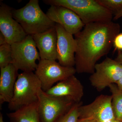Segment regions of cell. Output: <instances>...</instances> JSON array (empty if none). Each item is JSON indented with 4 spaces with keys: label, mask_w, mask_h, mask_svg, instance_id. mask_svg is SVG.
I'll use <instances>...</instances> for the list:
<instances>
[{
    "label": "cell",
    "mask_w": 122,
    "mask_h": 122,
    "mask_svg": "<svg viewBox=\"0 0 122 122\" xmlns=\"http://www.w3.org/2000/svg\"><path fill=\"white\" fill-rule=\"evenodd\" d=\"M5 37L3 34L0 32V46L7 44Z\"/></svg>",
    "instance_id": "603a6c76"
},
{
    "label": "cell",
    "mask_w": 122,
    "mask_h": 122,
    "mask_svg": "<svg viewBox=\"0 0 122 122\" xmlns=\"http://www.w3.org/2000/svg\"><path fill=\"white\" fill-rule=\"evenodd\" d=\"M12 64L18 70L33 72L37 67L36 61L41 60L32 35H27L22 41L11 45Z\"/></svg>",
    "instance_id": "8992f818"
},
{
    "label": "cell",
    "mask_w": 122,
    "mask_h": 122,
    "mask_svg": "<svg viewBox=\"0 0 122 122\" xmlns=\"http://www.w3.org/2000/svg\"><path fill=\"white\" fill-rule=\"evenodd\" d=\"M113 46L115 51H122V33L116 35L114 41Z\"/></svg>",
    "instance_id": "44dd1931"
},
{
    "label": "cell",
    "mask_w": 122,
    "mask_h": 122,
    "mask_svg": "<svg viewBox=\"0 0 122 122\" xmlns=\"http://www.w3.org/2000/svg\"><path fill=\"white\" fill-rule=\"evenodd\" d=\"M38 95L41 122H56L76 103L68 97L49 95L41 89L38 91Z\"/></svg>",
    "instance_id": "5b68a950"
},
{
    "label": "cell",
    "mask_w": 122,
    "mask_h": 122,
    "mask_svg": "<svg viewBox=\"0 0 122 122\" xmlns=\"http://www.w3.org/2000/svg\"><path fill=\"white\" fill-rule=\"evenodd\" d=\"M18 70L12 63L0 68V105L9 103L13 97L14 87L17 79Z\"/></svg>",
    "instance_id": "9a60e30c"
},
{
    "label": "cell",
    "mask_w": 122,
    "mask_h": 122,
    "mask_svg": "<svg viewBox=\"0 0 122 122\" xmlns=\"http://www.w3.org/2000/svg\"><path fill=\"white\" fill-rule=\"evenodd\" d=\"M112 93V106L116 120L122 122V91L116 84H112L109 86Z\"/></svg>",
    "instance_id": "e0dca14e"
},
{
    "label": "cell",
    "mask_w": 122,
    "mask_h": 122,
    "mask_svg": "<svg viewBox=\"0 0 122 122\" xmlns=\"http://www.w3.org/2000/svg\"><path fill=\"white\" fill-rule=\"evenodd\" d=\"M122 17V10L119 13L114 16L113 20H117L120 18Z\"/></svg>",
    "instance_id": "484cf974"
},
{
    "label": "cell",
    "mask_w": 122,
    "mask_h": 122,
    "mask_svg": "<svg viewBox=\"0 0 122 122\" xmlns=\"http://www.w3.org/2000/svg\"><path fill=\"white\" fill-rule=\"evenodd\" d=\"M112 95H101L91 103L81 105L79 118L92 119L98 122H110L115 120L112 106Z\"/></svg>",
    "instance_id": "9c48e42d"
},
{
    "label": "cell",
    "mask_w": 122,
    "mask_h": 122,
    "mask_svg": "<svg viewBox=\"0 0 122 122\" xmlns=\"http://www.w3.org/2000/svg\"><path fill=\"white\" fill-rule=\"evenodd\" d=\"M82 105V102L76 103L69 111L56 122H77L79 118V107Z\"/></svg>",
    "instance_id": "d6986e66"
},
{
    "label": "cell",
    "mask_w": 122,
    "mask_h": 122,
    "mask_svg": "<svg viewBox=\"0 0 122 122\" xmlns=\"http://www.w3.org/2000/svg\"><path fill=\"white\" fill-rule=\"evenodd\" d=\"M120 30V25L112 21L94 22L85 25L80 32L75 35L76 72L94 73L97 62L109 53Z\"/></svg>",
    "instance_id": "6da1fadb"
},
{
    "label": "cell",
    "mask_w": 122,
    "mask_h": 122,
    "mask_svg": "<svg viewBox=\"0 0 122 122\" xmlns=\"http://www.w3.org/2000/svg\"><path fill=\"white\" fill-rule=\"evenodd\" d=\"M41 89V83L35 73L22 72L19 74L13 97L8 103L9 109L14 111L22 107L37 102L38 94Z\"/></svg>",
    "instance_id": "277c9868"
},
{
    "label": "cell",
    "mask_w": 122,
    "mask_h": 122,
    "mask_svg": "<svg viewBox=\"0 0 122 122\" xmlns=\"http://www.w3.org/2000/svg\"><path fill=\"white\" fill-rule=\"evenodd\" d=\"M119 89L122 91V77L116 83Z\"/></svg>",
    "instance_id": "d4e9b609"
},
{
    "label": "cell",
    "mask_w": 122,
    "mask_h": 122,
    "mask_svg": "<svg viewBox=\"0 0 122 122\" xmlns=\"http://www.w3.org/2000/svg\"><path fill=\"white\" fill-rule=\"evenodd\" d=\"M38 0H30L25 6L13 9V18L21 25L27 35L44 32L55 26L39 6Z\"/></svg>",
    "instance_id": "3957f363"
},
{
    "label": "cell",
    "mask_w": 122,
    "mask_h": 122,
    "mask_svg": "<svg viewBox=\"0 0 122 122\" xmlns=\"http://www.w3.org/2000/svg\"><path fill=\"white\" fill-rule=\"evenodd\" d=\"M0 32L5 37L7 44L11 45L24 40L27 34L21 25L13 18V9L0 2Z\"/></svg>",
    "instance_id": "30bf717a"
},
{
    "label": "cell",
    "mask_w": 122,
    "mask_h": 122,
    "mask_svg": "<svg viewBox=\"0 0 122 122\" xmlns=\"http://www.w3.org/2000/svg\"><path fill=\"white\" fill-rule=\"evenodd\" d=\"M98 2L110 11L113 16L122 10V0H97Z\"/></svg>",
    "instance_id": "ffe728a7"
},
{
    "label": "cell",
    "mask_w": 122,
    "mask_h": 122,
    "mask_svg": "<svg viewBox=\"0 0 122 122\" xmlns=\"http://www.w3.org/2000/svg\"><path fill=\"white\" fill-rule=\"evenodd\" d=\"M12 62L11 45L7 43L0 46V68L6 67Z\"/></svg>",
    "instance_id": "ac0fdd59"
},
{
    "label": "cell",
    "mask_w": 122,
    "mask_h": 122,
    "mask_svg": "<svg viewBox=\"0 0 122 122\" xmlns=\"http://www.w3.org/2000/svg\"><path fill=\"white\" fill-rule=\"evenodd\" d=\"M77 122H98L97 120L92 119L79 118Z\"/></svg>",
    "instance_id": "cb8c5ba5"
},
{
    "label": "cell",
    "mask_w": 122,
    "mask_h": 122,
    "mask_svg": "<svg viewBox=\"0 0 122 122\" xmlns=\"http://www.w3.org/2000/svg\"><path fill=\"white\" fill-rule=\"evenodd\" d=\"M35 72L41 83L42 90L46 92L55 83L75 75L76 71L74 67L63 66L56 61L41 59Z\"/></svg>",
    "instance_id": "52a82bcc"
},
{
    "label": "cell",
    "mask_w": 122,
    "mask_h": 122,
    "mask_svg": "<svg viewBox=\"0 0 122 122\" xmlns=\"http://www.w3.org/2000/svg\"><path fill=\"white\" fill-rule=\"evenodd\" d=\"M115 60L122 65V51H118L117 55Z\"/></svg>",
    "instance_id": "7402d4cb"
},
{
    "label": "cell",
    "mask_w": 122,
    "mask_h": 122,
    "mask_svg": "<svg viewBox=\"0 0 122 122\" xmlns=\"http://www.w3.org/2000/svg\"><path fill=\"white\" fill-rule=\"evenodd\" d=\"M0 122H4L3 119V116L1 113H0Z\"/></svg>",
    "instance_id": "4316f807"
},
{
    "label": "cell",
    "mask_w": 122,
    "mask_h": 122,
    "mask_svg": "<svg viewBox=\"0 0 122 122\" xmlns=\"http://www.w3.org/2000/svg\"><path fill=\"white\" fill-rule=\"evenodd\" d=\"M46 14L52 21L61 25L73 35L79 32L85 26L78 15L65 7L51 5Z\"/></svg>",
    "instance_id": "7c38bea8"
},
{
    "label": "cell",
    "mask_w": 122,
    "mask_h": 122,
    "mask_svg": "<svg viewBox=\"0 0 122 122\" xmlns=\"http://www.w3.org/2000/svg\"><path fill=\"white\" fill-rule=\"evenodd\" d=\"M120 122V121H119V120H116V119H115V120H113V121H112V122Z\"/></svg>",
    "instance_id": "83f0119b"
},
{
    "label": "cell",
    "mask_w": 122,
    "mask_h": 122,
    "mask_svg": "<svg viewBox=\"0 0 122 122\" xmlns=\"http://www.w3.org/2000/svg\"><path fill=\"white\" fill-rule=\"evenodd\" d=\"M55 28L57 35V60L61 66L74 67L76 48L75 39L59 24H56Z\"/></svg>",
    "instance_id": "8fae6325"
},
{
    "label": "cell",
    "mask_w": 122,
    "mask_h": 122,
    "mask_svg": "<svg viewBox=\"0 0 122 122\" xmlns=\"http://www.w3.org/2000/svg\"><path fill=\"white\" fill-rule=\"evenodd\" d=\"M41 59L57 60V35L55 25L44 32L32 35Z\"/></svg>",
    "instance_id": "5bb4252c"
},
{
    "label": "cell",
    "mask_w": 122,
    "mask_h": 122,
    "mask_svg": "<svg viewBox=\"0 0 122 122\" xmlns=\"http://www.w3.org/2000/svg\"><path fill=\"white\" fill-rule=\"evenodd\" d=\"M45 92L51 96L71 98L78 103L81 102L84 95V87L80 81L73 75L58 82Z\"/></svg>",
    "instance_id": "4fadbf2b"
},
{
    "label": "cell",
    "mask_w": 122,
    "mask_h": 122,
    "mask_svg": "<svg viewBox=\"0 0 122 122\" xmlns=\"http://www.w3.org/2000/svg\"><path fill=\"white\" fill-rule=\"evenodd\" d=\"M122 77V64L107 57L102 62L96 63L89 80L92 86L101 92L111 84H116Z\"/></svg>",
    "instance_id": "ba28073f"
},
{
    "label": "cell",
    "mask_w": 122,
    "mask_h": 122,
    "mask_svg": "<svg viewBox=\"0 0 122 122\" xmlns=\"http://www.w3.org/2000/svg\"><path fill=\"white\" fill-rule=\"evenodd\" d=\"M10 122H41L38 102L7 114Z\"/></svg>",
    "instance_id": "2e32d148"
},
{
    "label": "cell",
    "mask_w": 122,
    "mask_h": 122,
    "mask_svg": "<svg viewBox=\"0 0 122 122\" xmlns=\"http://www.w3.org/2000/svg\"><path fill=\"white\" fill-rule=\"evenodd\" d=\"M46 4L68 8L78 15L85 25L94 22L112 21L111 12L97 0H44Z\"/></svg>",
    "instance_id": "7a4b0ae2"
}]
</instances>
